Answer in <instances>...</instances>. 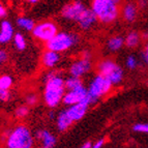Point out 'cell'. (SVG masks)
Wrapping results in <instances>:
<instances>
[{
	"label": "cell",
	"mask_w": 148,
	"mask_h": 148,
	"mask_svg": "<svg viewBox=\"0 0 148 148\" xmlns=\"http://www.w3.org/2000/svg\"><path fill=\"white\" fill-rule=\"evenodd\" d=\"M112 1H113L114 3H116V4H119V3H120L122 0H112Z\"/></svg>",
	"instance_id": "38"
},
{
	"label": "cell",
	"mask_w": 148,
	"mask_h": 148,
	"mask_svg": "<svg viewBox=\"0 0 148 148\" xmlns=\"http://www.w3.org/2000/svg\"><path fill=\"white\" fill-rule=\"evenodd\" d=\"M83 86H85V85L82 78H77V77L69 76L65 79V88H66V90L78 89Z\"/></svg>",
	"instance_id": "20"
},
{
	"label": "cell",
	"mask_w": 148,
	"mask_h": 148,
	"mask_svg": "<svg viewBox=\"0 0 148 148\" xmlns=\"http://www.w3.org/2000/svg\"><path fill=\"white\" fill-rule=\"evenodd\" d=\"M16 24L19 28L25 30V31L32 32L35 26V22L32 19L27 17H19L16 21Z\"/></svg>",
	"instance_id": "19"
},
{
	"label": "cell",
	"mask_w": 148,
	"mask_h": 148,
	"mask_svg": "<svg viewBox=\"0 0 148 148\" xmlns=\"http://www.w3.org/2000/svg\"><path fill=\"white\" fill-rule=\"evenodd\" d=\"M30 113V107L26 104H23L18 106L15 110V116L18 119H24L29 115Z\"/></svg>",
	"instance_id": "24"
},
{
	"label": "cell",
	"mask_w": 148,
	"mask_h": 148,
	"mask_svg": "<svg viewBox=\"0 0 148 148\" xmlns=\"http://www.w3.org/2000/svg\"><path fill=\"white\" fill-rule=\"evenodd\" d=\"M58 26L52 21H44V22L35 24L32 30V35L37 40L42 42H48L58 33Z\"/></svg>",
	"instance_id": "7"
},
{
	"label": "cell",
	"mask_w": 148,
	"mask_h": 148,
	"mask_svg": "<svg viewBox=\"0 0 148 148\" xmlns=\"http://www.w3.org/2000/svg\"><path fill=\"white\" fill-rule=\"evenodd\" d=\"M35 140H37L40 143H42V146L46 148H54L57 143V139L54 136V134H52L48 130H37L35 132Z\"/></svg>",
	"instance_id": "12"
},
{
	"label": "cell",
	"mask_w": 148,
	"mask_h": 148,
	"mask_svg": "<svg viewBox=\"0 0 148 148\" xmlns=\"http://www.w3.org/2000/svg\"><path fill=\"white\" fill-rule=\"evenodd\" d=\"M89 107L90 106L84 101H82V103H79V104L69 106L65 109V111H66L69 118L72 119L74 122H77V121H80L84 118L85 115L87 114Z\"/></svg>",
	"instance_id": "11"
},
{
	"label": "cell",
	"mask_w": 148,
	"mask_h": 148,
	"mask_svg": "<svg viewBox=\"0 0 148 148\" xmlns=\"http://www.w3.org/2000/svg\"><path fill=\"white\" fill-rule=\"evenodd\" d=\"M8 54L6 53V51L0 49V66L3 65L5 62L8 61Z\"/></svg>",
	"instance_id": "29"
},
{
	"label": "cell",
	"mask_w": 148,
	"mask_h": 148,
	"mask_svg": "<svg viewBox=\"0 0 148 148\" xmlns=\"http://www.w3.org/2000/svg\"><path fill=\"white\" fill-rule=\"evenodd\" d=\"M91 10L97 17V20L103 24H111L117 20L119 16L118 4L112 0H93Z\"/></svg>",
	"instance_id": "4"
},
{
	"label": "cell",
	"mask_w": 148,
	"mask_h": 148,
	"mask_svg": "<svg viewBox=\"0 0 148 148\" xmlns=\"http://www.w3.org/2000/svg\"><path fill=\"white\" fill-rule=\"evenodd\" d=\"M91 69H92L91 60L81 57L79 59H77L74 62H72V64L69 65V76L77 77V78H83L88 73H90Z\"/></svg>",
	"instance_id": "9"
},
{
	"label": "cell",
	"mask_w": 148,
	"mask_h": 148,
	"mask_svg": "<svg viewBox=\"0 0 148 148\" xmlns=\"http://www.w3.org/2000/svg\"><path fill=\"white\" fill-rule=\"evenodd\" d=\"M138 8L134 3L127 2L123 5L122 8V17L123 19L128 23H132L136 20L137 14H138Z\"/></svg>",
	"instance_id": "17"
},
{
	"label": "cell",
	"mask_w": 148,
	"mask_h": 148,
	"mask_svg": "<svg viewBox=\"0 0 148 148\" xmlns=\"http://www.w3.org/2000/svg\"><path fill=\"white\" fill-rule=\"evenodd\" d=\"M86 5L80 1V0H75L73 2L67 3L63 6L61 10V17L67 21L72 22H78L79 18L86 10Z\"/></svg>",
	"instance_id": "8"
},
{
	"label": "cell",
	"mask_w": 148,
	"mask_h": 148,
	"mask_svg": "<svg viewBox=\"0 0 148 148\" xmlns=\"http://www.w3.org/2000/svg\"><path fill=\"white\" fill-rule=\"evenodd\" d=\"M80 42V36L75 32L59 31L52 40L46 42V49L58 53H64L77 46Z\"/></svg>",
	"instance_id": "5"
},
{
	"label": "cell",
	"mask_w": 148,
	"mask_h": 148,
	"mask_svg": "<svg viewBox=\"0 0 148 148\" xmlns=\"http://www.w3.org/2000/svg\"><path fill=\"white\" fill-rule=\"evenodd\" d=\"M105 142H106V140H105L104 138L99 139L96 142L92 143V147L91 148H103V147H104V145H105Z\"/></svg>",
	"instance_id": "30"
},
{
	"label": "cell",
	"mask_w": 148,
	"mask_h": 148,
	"mask_svg": "<svg viewBox=\"0 0 148 148\" xmlns=\"http://www.w3.org/2000/svg\"><path fill=\"white\" fill-rule=\"evenodd\" d=\"M56 115H57V113L55 111H53V110H51V111L49 112L50 119H55V118H56Z\"/></svg>",
	"instance_id": "36"
},
{
	"label": "cell",
	"mask_w": 148,
	"mask_h": 148,
	"mask_svg": "<svg viewBox=\"0 0 148 148\" xmlns=\"http://www.w3.org/2000/svg\"><path fill=\"white\" fill-rule=\"evenodd\" d=\"M38 148H46V147H44V146H40V147H38Z\"/></svg>",
	"instance_id": "39"
},
{
	"label": "cell",
	"mask_w": 148,
	"mask_h": 148,
	"mask_svg": "<svg viewBox=\"0 0 148 148\" xmlns=\"http://www.w3.org/2000/svg\"><path fill=\"white\" fill-rule=\"evenodd\" d=\"M87 97V87L83 86L78 89H73V90H66L65 94L62 99V104L66 107L73 106V105L79 104L84 101Z\"/></svg>",
	"instance_id": "10"
},
{
	"label": "cell",
	"mask_w": 148,
	"mask_h": 148,
	"mask_svg": "<svg viewBox=\"0 0 148 148\" xmlns=\"http://www.w3.org/2000/svg\"><path fill=\"white\" fill-rule=\"evenodd\" d=\"M60 59H61L60 53L55 52V51H52V50L46 49V51L42 55V64L46 69H51L59 63Z\"/></svg>",
	"instance_id": "15"
},
{
	"label": "cell",
	"mask_w": 148,
	"mask_h": 148,
	"mask_svg": "<svg viewBox=\"0 0 148 148\" xmlns=\"http://www.w3.org/2000/svg\"><path fill=\"white\" fill-rule=\"evenodd\" d=\"M55 123H56V127H57V130H58V132L63 133V132H66L67 130L74 124V121L69 118L66 111H65V109H63V110H61V111L56 115Z\"/></svg>",
	"instance_id": "16"
},
{
	"label": "cell",
	"mask_w": 148,
	"mask_h": 148,
	"mask_svg": "<svg viewBox=\"0 0 148 148\" xmlns=\"http://www.w3.org/2000/svg\"><path fill=\"white\" fill-rule=\"evenodd\" d=\"M40 0H25V2L30 3V4H34V3H37Z\"/></svg>",
	"instance_id": "37"
},
{
	"label": "cell",
	"mask_w": 148,
	"mask_h": 148,
	"mask_svg": "<svg viewBox=\"0 0 148 148\" xmlns=\"http://www.w3.org/2000/svg\"><path fill=\"white\" fill-rule=\"evenodd\" d=\"M66 92L65 79L57 71H49L45 75V87L42 97L46 106L50 109L57 108L62 103Z\"/></svg>",
	"instance_id": "1"
},
{
	"label": "cell",
	"mask_w": 148,
	"mask_h": 148,
	"mask_svg": "<svg viewBox=\"0 0 148 148\" xmlns=\"http://www.w3.org/2000/svg\"><path fill=\"white\" fill-rule=\"evenodd\" d=\"M123 45L124 38L122 36H119V35L112 36L107 40V48L110 52H117L123 47Z\"/></svg>",
	"instance_id": "18"
},
{
	"label": "cell",
	"mask_w": 148,
	"mask_h": 148,
	"mask_svg": "<svg viewBox=\"0 0 148 148\" xmlns=\"http://www.w3.org/2000/svg\"><path fill=\"white\" fill-rule=\"evenodd\" d=\"M143 57H144V60H145V62H146V63H147V65H148V44L146 45L145 50H144Z\"/></svg>",
	"instance_id": "34"
},
{
	"label": "cell",
	"mask_w": 148,
	"mask_h": 148,
	"mask_svg": "<svg viewBox=\"0 0 148 148\" xmlns=\"http://www.w3.org/2000/svg\"><path fill=\"white\" fill-rule=\"evenodd\" d=\"M35 137L26 124L19 123L8 132L5 137L6 148H33Z\"/></svg>",
	"instance_id": "2"
},
{
	"label": "cell",
	"mask_w": 148,
	"mask_h": 148,
	"mask_svg": "<svg viewBox=\"0 0 148 148\" xmlns=\"http://www.w3.org/2000/svg\"><path fill=\"white\" fill-rule=\"evenodd\" d=\"M133 130L137 133L148 134V123H136L133 126Z\"/></svg>",
	"instance_id": "28"
},
{
	"label": "cell",
	"mask_w": 148,
	"mask_h": 148,
	"mask_svg": "<svg viewBox=\"0 0 148 148\" xmlns=\"http://www.w3.org/2000/svg\"><path fill=\"white\" fill-rule=\"evenodd\" d=\"M15 35L12 24L8 20H3L0 23V45H6L10 42Z\"/></svg>",
	"instance_id": "14"
},
{
	"label": "cell",
	"mask_w": 148,
	"mask_h": 148,
	"mask_svg": "<svg viewBox=\"0 0 148 148\" xmlns=\"http://www.w3.org/2000/svg\"><path fill=\"white\" fill-rule=\"evenodd\" d=\"M114 85L103 75L97 74L90 80L87 86V97L85 99L89 106H93L99 103V99L111 92Z\"/></svg>",
	"instance_id": "3"
},
{
	"label": "cell",
	"mask_w": 148,
	"mask_h": 148,
	"mask_svg": "<svg viewBox=\"0 0 148 148\" xmlns=\"http://www.w3.org/2000/svg\"><path fill=\"white\" fill-rule=\"evenodd\" d=\"M92 147V143L90 141H86L85 143H83L79 148H91Z\"/></svg>",
	"instance_id": "35"
},
{
	"label": "cell",
	"mask_w": 148,
	"mask_h": 148,
	"mask_svg": "<svg viewBox=\"0 0 148 148\" xmlns=\"http://www.w3.org/2000/svg\"><path fill=\"white\" fill-rule=\"evenodd\" d=\"M147 86H148V81H147Z\"/></svg>",
	"instance_id": "40"
},
{
	"label": "cell",
	"mask_w": 148,
	"mask_h": 148,
	"mask_svg": "<svg viewBox=\"0 0 148 148\" xmlns=\"http://www.w3.org/2000/svg\"><path fill=\"white\" fill-rule=\"evenodd\" d=\"M8 15V12H6V8L5 6L0 2V18H5Z\"/></svg>",
	"instance_id": "31"
},
{
	"label": "cell",
	"mask_w": 148,
	"mask_h": 148,
	"mask_svg": "<svg viewBox=\"0 0 148 148\" xmlns=\"http://www.w3.org/2000/svg\"><path fill=\"white\" fill-rule=\"evenodd\" d=\"M38 103V95L34 92H30L25 96V104L29 107H33Z\"/></svg>",
	"instance_id": "25"
},
{
	"label": "cell",
	"mask_w": 148,
	"mask_h": 148,
	"mask_svg": "<svg viewBox=\"0 0 148 148\" xmlns=\"http://www.w3.org/2000/svg\"><path fill=\"white\" fill-rule=\"evenodd\" d=\"M97 73L106 77L113 85L120 84L123 80L124 72L122 67L111 59H104L97 63L96 65Z\"/></svg>",
	"instance_id": "6"
},
{
	"label": "cell",
	"mask_w": 148,
	"mask_h": 148,
	"mask_svg": "<svg viewBox=\"0 0 148 148\" xmlns=\"http://www.w3.org/2000/svg\"><path fill=\"white\" fill-rule=\"evenodd\" d=\"M148 5V1L147 0H138V6L141 10H144V8H147Z\"/></svg>",
	"instance_id": "32"
},
{
	"label": "cell",
	"mask_w": 148,
	"mask_h": 148,
	"mask_svg": "<svg viewBox=\"0 0 148 148\" xmlns=\"http://www.w3.org/2000/svg\"><path fill=\"white\" fill-rule=\"evenodd\" d=\"M12 99L10 90H4L0 88V103H8Z\"/></svg>",
	"instance_id": "27"
},
{
	"label": "cell",
	"mask_w": 148,
	"mask_h": 148,
	"mask_svg": "<svg viewBox=\"0 0 148 148\" xmlns=\"http://www.w3.org/2000/svg\"><path fill=\"white\" fill-rule=\"evenodd\" d=\"M138 59H137L136 57L134 56V55H130V56L126 58L125 60V65L127 69H137V66H138Z\"/></svg>",
	"instance_id": "26"
},
{
	"label": "cell",
	"mask_w": 148,
	"mask_h": 148,
	"mask_svg": "<svg viewBox=\"0 0 148 148\" xmlns=\"http://www.w3.org/2000/svg\"><path fill=\"white\" fill-rule=\"evenodd\" d=\"M12 86H14V78L10 75H0V88L4 90H10Z\"/></svg>",
	"instance_id": "23"
},
{
	"label": "cell",
	"mask_w": 148,
	"mask_h": 148,
	"mask_svg": "<svg viewBox=\"0 0 148 148\" xmlns=\"http://www.w3.org/2000/svg\"><path fill=\"white\" fill-rule=\"evenodd\" d=\"M139 42H140V35H139V33L136 31L130 32V33L126 35L125 38H124V45H125L127 48H130V49L136 48L139 45Z\"/></svg>",
	"instance_id": "21"
},
{
	"label": "cell",
	"mask_w": 148,
	"mask_h": 148,
	"mask_svg": "<svg viewBox=\"0 0 148 148\" xmlns=\"http://www.w3.org/2000/svg\"><path fill=\"white\" fill-rule=\"evenodd\" d=\"M12 42H14V46L18 51H24L27 48V40H26L24 35L20 32L15 33L14 38H12Z\"/></svg>",
	"instance_id": "22"
},
{
	"label": "cell",
	"mask_w": 148,
	"mask_h": 148,
	"mask_svg": "<svg viewBox=\"0 0 148 148\" xmlns=\"http://www.w3.org/2000/svg\"><path fill=\"white\" fill-rule=\"evenodd\" d=\"M81 57H83V58H86V59H90L91 60V52L90 51H84V52L81 54Z\"/></svg>",
	"instance_id": "33"
},
{
	"label": "cell",
	"mask_w": 148,
	"mask_h": 148,
	"mask_svg": "<svg viewBox=\"0 0 148 148\" xmlns=\"http://www.w3.org/2000/svg\"><path fill=\"white\" fill-rule=\"evenodd\" d=\"M97 17L94 14V12L91 8H86L84 10V12L81 15V17L78 20V24L79 27L82 30H89L90 28H92L94 26L96 22H97Z\"/></svg>",
	"instance_id": "13"
}]
</instances>
